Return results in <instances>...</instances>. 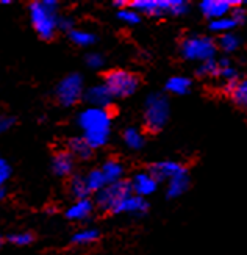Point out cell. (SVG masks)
Masks as SVG:
<instances>
[{
  "mask_svg": "<svg viewBox=\"0 0 247 255\" xmlns=\"http://www.w3.org/2000/svg\"><path fill=\"white\" fill-rule=\"evenodd\" d=\"M111 121H113L111 112L105 108L88 107L78 113L77 126L82 130V138L93 147V150L102 149L108 144Z\"/></svg>",
  "mask_w": 247,
  "mask_h": 255,
  "instance_id": "cell-1",
  "label": "cell"
},
{
  "mask_svg": "<svg viewBox=\"0 0 247 255\" xmlns=\"http://www.w3.org/2000/svg\"><path fill=\"white\" fill-rule=\"evenodd\" d=\"M58 9L60 5L55 0H44V2H31L28 3V16L33 30L36 35L44 39H53L58 30Z\"/></svg>",
  "mask_w": 247,
  "mask_h": 255,
  "instance_id": "cell-2",
  "label": "cell"
},
{
  "mask_svg": "<svg viewBox=\"0 0 247 255\" xmlns=\"http://www.w3.org/2000/svg\"><path fill=\"white\" fill-rule=\"evenodd\" d=\"M171 116V107L167 97L161 93H152L144 102L142 121L144 127L150 133H158L164 128Z\"/></svg>",
  "mask_w": 247,
  "mask_h": 255,
  "instance_id": "cell-3",
  "label": "cell"
},
{
  "mask_svg": "<svg viewBox=\"0 0 247 255\" xmlns=\"http://www.w3.org/2000/svg\"><path fill=\"white\" fill-rule=\"evenodd\" d=\"M131 194H133L131 182L127 179L119 180L116 183H108L102 191H99L94 196V205L99 212L115 215L116 208Z\"/></svg>",
  "mask_w": 247,
  "mask_h": 255,
  "instance_id": "cell-4",
  "label": "cell"
},
{
  "mask_svg": "<svg viewBox=\"0 0 247 255\" xmlns=\"http://www.w3.org/2000/svg\"><path fill=\"white\" fill-rule=\"evenodd\" d=\"M139 77L125 69H111L104 75V85L115 99H127L139 88Z\"/></svg>",
  "mask_w": 247,
  "mask_h": 255,
  "instance_id": "cell-5",
  "label": "cell"
},
{
  "mask_svg": "<svg viewBox=\"0 0 247 255\" xmlns=\"http://www.w3.org/2000/svg\"><path fill=\"white\" fill-rule=\"evenodd\" d=\"M139 14L147 16H183L189 11L188 3L182 0H139V2H130L128 5Z\"/></svg>",
  "mask_w": 247,
  "mask_h": 255,
  "instance_id": "cell-6",
  "label": "cell"
},
{
  "mask_svg": "<svg viewBox=\"0 0 247 255\" xmlns=\"http://www.w3.org/2000/svg\"><path fill=\"white\" fill-rule=\"evenodd\" d=\"M218 46L216 42L208 36H188L182 41L180 52L182 57L188 61H199L200 64L215 60Z\"/></svg>",
  "mask_w": 247,
  "mask_h": 255,
  "instance_id": "cell-7",
  "label": "cell"
},
{
  "mask_svg": "<svg viewBox=\"0 0 247 255\" xmlns=\"http://www.w3.org/2000/svg\"><path fill=\"white\" fill-rule=\"evenodd\" d=\"M83 96H85V82L83 77L77 72L67 74L55 86V99L64 108H71L77 105L83 99Z\"/></svg>",
  "mask_w": 247,
  "mask_h": 255,
  "instance_id": "cell-8",
  "label": "cell"
},
{
  "mask_svg": "<svg viewBox=\"0 0 247 255\" xmlns=\"http://www.w3.org/2000/svg\"><path fill=\"white\" fill-rule=\"evenodd\" d=\"M241 5V2H227V0H205L199 5L200 13L207 19L215 20L219 17L230 16L235 6Z\"/></svg>",
  "mask_w": 247,
  "mask_h": 255,
  "instance_id": "cell-9",
  "label": "cell"
},
{
  "mask_svg": "<svg viewBox=\"0 0 247 255\" xmlns=\"http://www.w3.org/2000/svg\"><path fill=\"white\" fill-rule=\"evenodd\" d=\"M186 169H188L186 166H183L182 163H178V161L163 160V161H158V163H153L149 168V172L155 177L156 180H158V183L160 182L167 183L171 179H174L175 175L182 174Z\"/></svg>",
  "mask_w": 247,
  "mask_h": 255,
  "instance_id": "cell-10",
  "label": "cell"
},
{
  "mask_svg": "<svg viewBox=\"0 0 247 255\" xmlns=\"http://www.w3.org/2000/svg\"><path fill=\"white\" fill-rule=\"evenodd\" d=\"M85 102L89 105V107H96V108H105L108 110L113 104V96L108 91V88L102 83L99 85H93L91 88H88L85 91Z\"/></svg>",
  "mask_w": 247,
  "mask_h": 255,
  "instance_id": "cell-11",
  "label": "cell"
},
{
  "mask_svg": "<svg viewBox=\"0 0 247 255\" xmlns=\"http://www.w3.org/2000/svg\"><path fill=\"white\" fill-rule=\"evenodd\" d=\"M50 168H52V172L57 177H61V179H64V177H72V172L75 168L74 155L67 149L57 150L52 157Z\"/></svg>",
  "mask_w": 247,
  "mask_h": 255,
  "instance_id": "cell-12",
  "label": "cell"
},
{
  "mask_svg": "<svg viewBox=\"0 0 247 255\" xmlns=\"http://www.w3.org/2000/svg\"><path fill=\"white\" fill-rule=\"evenodd\" d=\"M130 182H131V188H133V194L144 197V199L152 196L156 191V188H158V180H156L149 171L136 172Z\"/></svg>",
  "mask_w": 247,
  "mask_h": 255,
  "instance_id": "cell-13",
  "label": "cell"
},
{
  "mask_svg": "<svg viewBox=\"0 0 247 255\" xmlns=\"http://www.w3.org/2000/svg\"><path fill=\"white\" fill-rule=\"evenodd\" d=\"M94 210L96 205L93 199H82V201H75L67 207L64 216L69 221H74V223H83V221H88L93 216Z\"/></svg>",
  "mask_w": 247,
  "mask_h": 255,
  "instance_id": "cell-14",
  "label": "cell"
},
{
  "mask_svg": "<svg viewBox=\"0 0 247 255\" xmlns=\"http://www.w3.org/2000/svg\"><path fill=\"white\" fill-rule=\"evenodd\" d=\"M149 212V202L144 197L136 194L128 196L118 208L115 215H133V216H142Z\"/></svg>",
  "mask_w": 247,
  "mask_h": 255,
  "instance_id": "cell-15",
  "label": "cell"
},
{
  "mask_svg": "<svg viewBox=\"0 0 247 255\" xmlns=\"http://www.w3.org/2000/svg\"><path fill=\"white\" fill-rule=\"evenodd\" d=\"M166 185H167L166 196L169 199H177V197L183 196L189 188V172H188V169L183 171L182 174L175 175L174 179H171Z\"/></svg>",
  "mask_w": 247,
  "mask_h": 255,
  "instance_id": "cell-16",
  "label": "cell"
},
{
  "mask_svg": "<svg viewBox=\"0 0 247 255\" xmlns=\"http://www.w3.org/2000/svg\"><path fill=\"white\" fill-rule=\"evenodd\" d=\"M100 171L104 172L108 183H116L119 180H124V175H125V168H124V164L118 158L105 160L104 164L100 166Z\"/></svg>",
  "mask_w": 247,
  "mask_h": 255,
  "instance_id": "cell-17",
  "label": "cell"
},
{
  "mask_svg": "<svg viewBox=\"0 0 247 255\" xmlns=\"http://www.w3.org/2000/svg\"><path fill=\"white\" fill-rule=\"evenodd\" d=\"M191 86H193V82L188 77L174 75L171 79H167L164 90L172 96H185L191 91Z\"/></svg>",
  "mask_w": 247,
  "mask_h": 255,
  "instance_id": "cell-18",
  "label": "cell"
},
{
  "mask_svg": "<svg viewBox=\"0 0 247 255\" xmlns=\"http://www.w3.org/2000/svg\"><path fill=\"white\" fill-rule=\"evenodd\" d=\"M67 150H69L74 158H78V160H89L93 157V147L89 146V144L82 138V136H75V138H71L67 141Z\"/></svg>",
  "mask_w": 247,
  "mask_h": 255,
  "instance_id": "cell-19",
  "label": "cell"
},
{
  "mask_svg": "<svg viewBox=\"0 0 247 255\" xmlns=\"http://www.w3.org/2000/svg\"><path fill=\"white\" fill-rule=\"evenodd\" d=\"M122 139H124V144H125V146L131 150H141L145 144L144 133L136 127H128V128L124 130Z\"/></svg>",
  "mask_w": 247,
  "mask_h": 255,
  "instance_id": "cell-20",
  "label": "cell"
},
{
  "mask_svg": "<svg viewBox=\"0 0 247 255\" xmlns=\"http://www.w3.org/2000/svg\"><path fill=\"white\" fill-rule=\"evenodd\" d=\"M85 182H86V186H88V190L91 194H97L99 191H102L104 188L108 185L105 175H104L102 171H100V168L89 171L85 175Z\"/></svg>",
  "mask_w": 247,
  "mask_h": 255,
  "instance_id": "cell-21",
  "label": "cell"
},
{
  "mask_svg": "<svg viewBox=\"0 0 247 255\" xmlns=\"http://www.w3.org/2000/svg\"><path fill=\"white\" fill-rule=\"evenodd\" d=\"M69 193L75 199V201H82V199H89L91 193H89L86 182H85V175H72L69 180Z\"/></svg>",
  "mask_w": 247,
  "mask_h": 255,
  "instance_id": "cell-22",
  "label": "cell"
},
{
  "mask_svg": "<svg viewBox=\"0 0 247 255\" xmlns=\"http://www.w3.org/2000/svg\"><path fill=\"white\" fill-rule=\"evenodd\" d=\"M100 238V232L97 229H82L72 235L71 243L75 246H89Z\"/></svg>",
  "mask_w": 247,
  "mask_h": 255,
  "instance_id": "cell-23",
  "label": "cell"
},
{
  "mask_svg": "<svg viewBox=\"0 0 247 255\" xmlns=\"http://www.w3.org/2000/svg\"><path fill=\"white\" fill-rule=\"evenodd\" d=\"M69 35V39L75 44L78 47H89L97 41V36L94 35L93 31L89 30H80V28H74Z\"/></svg>",
  "mask_w": 247,
  "mask_h": 255,
  "instance_id": "cell-24",
  "label": "cell"
},
{
  "mask_svg": "<svg viewBox=\"0 0 247 255\" xmlns=\"http://www.w3.org/2000/svg\"><path fill=\"white\" fill-rule=\"evenodd\" d=\"M5 238L9 245L17 246V248H25V246H30L31 243L35 241V234H31V232H27V230H22V232H13V234H8Z\"/></svg>",
  "mask_w": 247,
  "mask_h": 255,
  "instance_id": "cell-25",
  "label": "cell"
},
{
  "mask_svg": "<svg viewBox=\"0 0 247 255\" xmlns=\"http://www.w3.org/2000/svg\"><path fill=\"white\" fill-rule=\"evenodd\" d=\"M237 27V22L233 20L232 16L219 17L215 20H210V30L219 33V35H226V33H232V30Z\"/></svg>",
  "mask_w": 247,
  "mask_h": 255,
  "instance_id": "cell-26",
  "label": "cell"
},
{
  "mask_svg": "<svg viewBox=\"0 0 247 255\" xmlns=\"http://www.w3.org/2000/svg\"><path fill=\"white\" fill-rule=\"evenodd\" d=\"M218 46L221 47V50H224L226 53H232V52L240 49L241 39H240V36L235 35V33H226V35H221Z\"/></svg>",
  "mask_w": 247,
  "mask_h": 255,
  "instance_id": "cell-27",
  "label": "cell"
},
{
  "mask_svg": "<svg viewBox=\"0 0 247 255\" xmlns=\"http://www.w3.org/2000/svg\"><path fill=\"white\" fill-rule=\"evenodd\" d=\"M232 101L241 108H247V80H238L235 90L230 94Z\"/></svg>",
  "mask_w": 247,
  "mask_h": 255,
  "instance_id": "cell-28",
  "label": "cell"
},
{
  "mask_svg": "<svg viewBox=\"0 0 247 255\" xmlns=\"http://www.w3.org/2000/svg\"><path fill=\"white\" fill-rule=\"evenodd\" d=\"M116 16H118L119 20H122L124 24H127V25H136V24H139V20H141V14L138 13V11H134L133 8H130V6L116 11Z\"/></svg>",
  "mask_w": 247,
  "mask_h": 255,
  "instance_id": "cell-29",
  "label": "cell"
},
{
  "mask_svg": "<svg viewBox=\"0 0 247 255\" xmlns=\"http://www.w3.org/2000/svg\"><path fill=\"white\" fill-rule=\"evenodd\" d=\"M219 69H221L219 61L210 60V61L202 63L196 72L199 77H219Z\"/></svg>",
  "mask_w": 247,
  "mask_h": 255,
  "instance_id": "cell-30",
  "label": "cell"
},
{
  "mask_svg": "<svg viewBox=\"0 0 247 255\" xmlns=\"http://www.w3.org/2000/svg\"><path fill=\"white\" fill-rule=\"evenodd\" d=\"M219 79H222L224 82H230V80H237V69L233 68V66L230 64V61L227 58H222L219 60Z\"/></svg>",
  "mask_w": 247,
  "mask_h": 255,
  "instance_id": "cell-31",
  "label": "cell"
},
{
  "mask_svg": "<svg viewBox=\"0 0 247 255\" xmlns=\"http://www.w3.org/2000/svg\"><path fill=\"white\" fill-rule=\"evenodd\" d=\"M86 66L88 68H91V69H100L102 66L105 64V58H104V55L102 53H97V52H91V53H88L86 55Z\"/></svg>",
  "mask_w": 247,
  "mask_h": 255,
  "instance_id": "cell-32",
  "label": "cell"
},
{
  "mask_svg": "<svg viewBox=\"0 0 247 255\" xmlns=\"http://www.w3.org/2000/svg\"><path fill=\"white\" fill-rule=\"evenodd\" d=\"M17 123V118L13 115H0V135L11 130Z\"/></svg>",
  "mask_w": 247,
  "mask_h": 255,
  "instance_id": "cell-33",
  "label": "cell"
},
{
  "mask_svg": "<svg viewBox=\"0 0 247 255\" xmlns=\"http://www.w3.org/2000/svg\"><path fill=\"white\" fill-rule=\"evenodd\" d=\"M9 177H11V166L5 158L0 157V190H3V185L8 182Z\"/></svg>",
  "mask_w": 247,
  "mask_h": 255,
  "instance_id": "cell-34",
  "label": "cell"
},
{
  "mask_svg": "<svg viewBox=\"0 0 247 255\" xmlns=\"http://www.w3.org/2000/svg\"><path fill=\"white\" fill-rule=\"evenodd\" d=\"M230 16L233 17L235 22H237V25H240V24H243V22H246V19H247V11H246V8H244L243 3H241V5H238V6H235V8H233V11L230 13Z\"/></svg>",
  "mask_w": 247,
  "mask_h": 255,
  "instance_id": "cell-35",
  "label": "cell"
},
{
  "mask_svg": "<svg viewBox=\"0 0 247 255\" xmlns=\"http://www.w3.org/2000/svg\"><path fill=\"white\" fill-rule=\"evenodd\" d=\"M74 25H75V22H74L72 17H69V16H60L58 17V30L71 33L75 28Z\"/></svg>",
  "mask_w": 247,
  "mask_h": 255,
  "instance_id": "cell-36",
  "label": "cell"
},
{
  "mask_svg": "<svg viewBox=\"0 0 247 255\" xmlns=\"http://www.w3.org/2000/svg\"><path fill=\"white\" fill-rule=\"evenodd\" d=\"M5 241H6V238L2 235V234H0V249H2L3 248V245H5Z\"/></svg>",
  "mask_w": 247,
  "mask_h": 255,
  "instance_id": "cell-37",
  "label": "cell"
},
{
  "mask_svg": "<svg viewBox=\"0 0 247 255\" xmlns=\"http://www.w3.org/2000/svg\"><path fill=\"white\" fill-rule=\"evenodd\" d=\"M5 197H6V191H5V188H3V190H0V201H3Z\"/></svg>",
  "mask_w": 247,
  "mask_h": 255,
  "instance_id": "cell-38",
  "label": "cell"
}]
</instances>
